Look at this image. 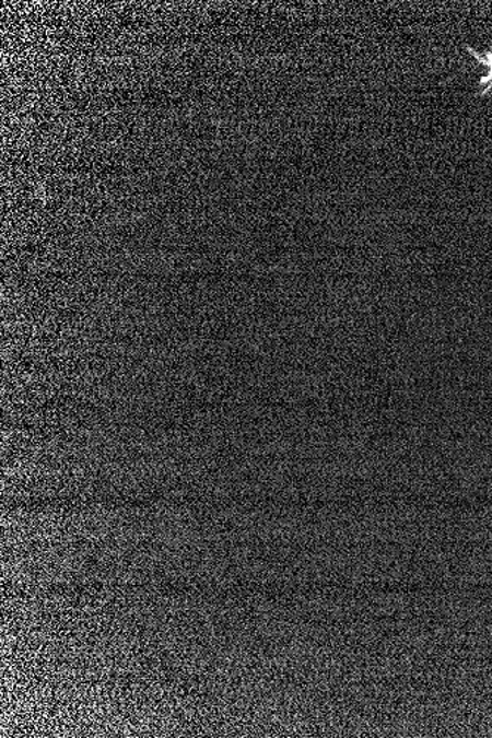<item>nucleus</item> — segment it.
Segmentation results:
<instances>
[{
	"mask_svg": "<svg viewBox=\"0 0 492 738\" xmlns=\"http://www.w3.org/2000/svg\"><path fill=\"white\" fill-rule=\"evenodd\" d=\"M470 52H472L473 57L477 58L478 61L482 63V66L488 68L485 78L481 80V84L483 86L482 95H487V93H491L492 95V52L479 55L472 49H470Z\"/></svg>",
	"mask_w": 492,
	"mask_h": 738,
	"instance_id": "1",
	"label": "nucleus"
}]
</instances>
